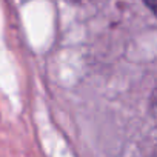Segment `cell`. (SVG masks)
Masks as SVG:
<instances>
[{"instance_id":"6da1fadb","label":"cell","mask_w":157,"mask_h":157,"mask_svg":"<svg viewBox=\"0 0 157 157\" xmlns=\"http://www.w3.org/2000/svg\"><path fill=\"white\" fill-rule=\"evenodd\" d=\"M143 2H145V5L148 6V10H149L151 13L155 11V0H143Z\"/></svg>"}]
</instances>
